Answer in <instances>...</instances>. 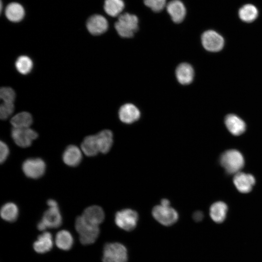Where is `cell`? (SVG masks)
Wrapping results in <instances>:
<instances>
[{"mask_svg": "<svg viewBox=\"0 0 262 262\" xmlns=\"http://www.w3.org/2000/svg\"><path fill=\"white\" fill-rule=\"evenodd\" d=\"M0 162L2 164L5 161L9 154V147L3 141H0Z\"/></svg>", "mask_w": 262, "mask_h": 262, "instance_id": "obj_33", "label": "cell"}, {"mask_svg": "<svg viewBox=\"0 0 262 262\" xmlns=\"http://www.w3.org/2000/svg\"><path fill=\"white\" fill-rule=\"evenodd\" d=\"M75 226L76 231L79 234L80 241L83 245L94 243L99 235L98 226L88 223L82 215L76 219Z\"/></svg>", "mask_w": 262, "mask_h": 262, "instance_id": "obj_1", "label": "cell"}, {"mask_svg": "<svg viewBox=\"0 0 262 262\" xmlns=\"http://www.w3.org/2000/svg\"><path fill=\"white\" fill-rule=\"evenodd\" d=\"M233 183L240 192L247 193L252 190L255 179L251 174L239 172L235 174Z\"/></svg>", "mask_w": 262, "mask_h": 262, "instance_id": "obj_11", "label": "cell"}, {"mask_svg": "<svg viewBox=\"0 0 262 262\" xmlns=\"http://www.w3.org/2000/svg\"><path fill=\"white\" fill-rule=\"evenodd\" d=\"M41 221L47 228H56L62 223V217L58 207H49L42 216Z\"/></svg>", "mask_w": 262, "mask_h": 262, "instance_id": "obj_15", "label": "cell"}, {"mask_svg": "<svg viewBox=\"0 0 262 262\" xmlns=\"http://www.w3.org/2000/svg\"><path fill=\"white\" fill-rule=\"evenodd\" d=\"M15 66L16 69L20 73L26 75L31 71L33 66V63L29 57L22 55L16 59Z\"/></svg>", "mask_w": 262, "mask_h": 262, "instance_id": "obj_29", "label": "cell"}, {"mask_svg": "<svg viewBox=\"0 0 262 262\" xmlns=\"http://www.w3.org/2000/svg\"><path fill=\"white\" fill-rule=\"evenodd\" d=\"M144 4L153 11L159 12L166 5V0H144Z\"/></svg>", "mask_w": 262, "mask_h": 262, "instance_id": "obj_31", "label": "cell"}, {"mask_svg": "<svg viewBox=\"0 0 262 262\" xmlns=\"http://www.w3.org/2000/svg\"><path fill=\"white\" fill-rule=\"evenodd\" d=\"M53 246V239L49 232H44L39 235L33 244L34 250L38 253H44L49 251Z\"/></svg>", "mask_w": 262, "mask_h": 262, "instance_id": "obj_19", "label": "cell"}, {"mask_svg": "<svg viewBox=\"0 0 262 262\" xmlns=\"http://www.w3.org/2000/svg\"><path fill=\"white\" fill-rule=\"evenodd\" d=\"M82 216L88 223L98 226L103 221L105 214L102 208L93 205L86 208Z\"/></svg>", "mask_w": 262, "mask_h": 262, "instance_id": "obj_13", "label": "cell"}, {"mask_svg": "<svg viewBox=\"0 0 262 262\" xmlns=\"http://www.w3.org/2000/svg\"><path fill=\"white\" fill-rule=\"evenodd\" d=\"M103 262H128L126 247L119 243H110L105 245L103 250Z\"/></svg>", "mask_w": 262, "mask_h": 262, "instance_id": "obj_4", "label": "cell"}, {"mask_svg": "<svg viewBox=\"0 0 262 262\" xmlns=\"http://www.w3.org/2000/svg\"><path fill=\"white\" fill-rule=\"evenodd\" d=\"M118 116L122 122L131 124L139 119L140 117V112L137 107L133 104L126 103L120 108Z\"/></svg>", "mask_w": 262, "mask_h": 262, "instance_id": "obj_14", "label": "cell"}, {"mask_svg": "<svg viewBox=\"0 0 262 262\" xmlns=\"http://www.w3.org/2000/svg\"><path fill=\"white\" fill-rule=\"evenodd\" d=\"M176 76L180 84H188L193 80L194 71L190 64L186 63H181L176 69Z\"/></svg>", "mask_w": 262, "mask_h": 262, "instance_id": "obj_17", "label": "cell"}, {"mask_svg": "<svg viewBox=\"0 0 262 262\" xmlns=\"http://www.w3.org/2000/svg\"><path fill=\"white\" fill-rule=\"evenodd\" d=\"M115 27L121 37H131L138 29V17L128 13L121 14L115 24Z\"/></svg>", "mask_w": 262, "mask_h": 262, "instance_id": "obj_2", "label": "cell"}, {"mask_svg": "<svg viewBox=\"0 0 262 262\" xmlns=\"http://www.w3.org/2000/svg\"><path fill=\"white\" fill-rule=\"evenodd\" d=\"M193 216L195 221H199L202 219L203 214L201 212L197 211L194 213Z\"/></svg>", "mask_w": 262, "mask_h": 262, "instance_id": "obj_34", "label": "cell"}, {"mask_svg": "<svg viewBox=\"0 0 262 262\" xmlns=\"http://www.w3.org/2000/svg\"><path fill=\"white\" fill-rule=\"evenodd\" d=\"M5 13L6 17L10 21L17 22L23 18L25 11L21 5L16 2H12L7 6Z\"/></svg>", "mask_w": 262, "mask_h": 262, "instance_id": "obj_21", "label": "cell"}, {"mask_svg": "<svg viewBox=\"0 0 262 262\" xmlns=\"http://www.w3.org/2000/svg\"><path fill=\"white\" fill-rule=\"evenodd\" d=\"M37 229L40 231H44L47 229L46 225L41 220L37 224Z\"/></svg>", "mask_w": 262, "mask_h": 262, "instance_id": "obj_36", "label": "cell"}, {"mask_svg": "<svg viewBox=\"0 0 262 262\" xmlns=\"http://www.w3.org/2000/svg\"><path fill=\"white\" fill-rule=\"evenodd\" d=\"M228 210L226 203L222 201L214 203L210 209L211 218L216 223L222 222L225 219Z\"/></svg>", "mask_w": 262, "mask_h": 262, "instance_id": "obj_23", "label": "cell"}, {"mask_svg": "<svg viewBox=\"0 0 262 262\" xmlns=\"http://www.w3.org/2000/svg\"><path fill=\"white\" fill-rule=\"evenodd\" d=\"M19 214V210L17 205L13 202L4 204L0 209L1 218L8 222H14L16 220Z\"/></svg>", "mask_w": 262, "mask_h": 262, "instance_id": "obj_26", "label": "cell"}, {"mask_svg": "<svg viewBox=\"0 0 262 262\" xmlns=\"http://www.w3.org/2000/svg\"><path fill=\"white\" fill-rule=\"evenodd\" d=\"M55 244L61 249L68 250L73 244V238L67 230H62L57 232L55 239Z\"/></svg>", "mask_w": 262, "mask_h": 262, "instance_id": "obj_24", "label": "cell"}, {"mask_svg": "<svg viewBox=\"0 0 262 262\" xmlns=\"http://www.w3.org/2000/svg\"><path fill=\"white\" fill-rule=\"evenodd\" d=\"M124 7L125 4L122 0H105L104 1V11L113 17L119 16Z\"/></svg>", "mask_w": 262, "mask_h": 262, "instance_id": "obj_27", "label": "cell"}, {"mask_svg": "<svg viewBox=\"0 0 262 262\" xmlns=\"http://www.w3.org/2000/svg\"><path fill=\"white\" fill-rule=\"evenodd\" d=\"M46 164L41 159L29 158L23 163L22 169L24 174L30 178L38 179L45 172Z\"/></svg>", "mask_w": 262, "mask_h": 262, "instance_id": "obj_7", "label": "cell"}, {"mask_svg": "<svg viewBox=\"0 0 262 262\" xmlns=\"http://www.w3.org/2000/svg\"><path fill=\"white\" fill-rule=\"evenodd\" d=\"M47 204L49 206V207H58L57 202L53 199H49L47 201Z\"/></svg>", "mask_w": 262, "mask_h": 262, "instance_id": "obj_35", "label": "cell"}, {"mask_svg": "<svg viewBox=\"0 0 262 262\" xmlns=\"http://www.w3.org/2000/svg\"><path fill=\"white\" fill-rule=\"evenodd\" d=\"M161 205L164 206H170V201L167 199H163L161 200Z\"/></svg>", "mask_w": 262, "mask_h": 262, "instance_id": "obj_37", "label": "cell"}, {"mask_svg": "<svg viewBox=\"0 0 262 262\" xmlns=\"http://www.w3.org/2000/svg\"><path fill=\"white\" fill-rule=\"evenodd\" d=\"M225 123L229 132L234 135H240L246 130V126L244 121L235 115H227Z\"/></svg>", "mask_w": 262, "mask_h": 262, "instance_id": "obj_18", "label": "cell"}, {"mask_svg": "<svg viewBox=\"0 0 262 262\" xmlns=\"http://www.w3.org/2000/svg\"><path fill=\"white\" fill-rule=\"evenodd\" d=\"M99 152L103 154L108 153L113 145V134L109 130H104L96 135Z\"/></svg>", "mask_w": 262, "mask_h": 262, "instance_id": "obj_20", "label": "cell"}, {"mask_svg": "<svg viewBox=\"0 0 262 262\" xmlns=\"http://www.w3.org/2000/svg\"><path fill=\"white\" fill-rule=\"evenodd\" d=\"M81 149L87 156L96 155L99 152L96 135H91L85 137L81 144Z\"/></svg>", "mask_w": 262, "mask_h": 262, "instance_id": "obj_22", "label": "cell"}, {"mask_svg": "<svg viewBox=\"0 0 262 262\" xmlns=\"http://www.w3.org/2000/svg\"><path fill=\"white\" fill-rule=\"evenodd\" d=\"M240 18L246 22H251L254 21L258 15V11L255 6L251 4L243 5L238 11Z\"/></svg>", "mask_w": 262, "mask_h": 262, "instance_id": "obj_28", "label": "cell"}, {"mask_svg": "<svg viewBox=\"0 0 262 262\" xmlns=\"http://www.w3.org/2000/svg\"><path fill=\"white\" fill-rule=\"evenodd\" d=\"M11 136L15 143L22 147H27L38 137L37 133L30 128H13Z\"/></svg>", "mask_w": 262, "mask_h": 262, "instance_id": "obj_8", "label": "cell"}, {"mask_svg": "<svg viewBox=\"0 0 262 262\" xmlns=\"http://www.w3.org/2000/svg\"><path fill=\"white\" fill-rule=\"evenodd\" d=\"M138 220L137 213L130 209H125L117 212L115 218L116 225L126 231H131L136 226Z\"/></svg>", "mask_w": 262, "mask_h": 262, "instance_id": "obj_5", "label": "cell"}, {"mask_svg": "<svg viewBox=\"0 0 262 262\" xmlns=\"http://www.w3.org/2000/svg\"><path fill=\"white\" fill-rule=\"evenodd\" d=\"M0 98L3 102L14 103L16 98V93L12 88L3 87L0 90Z\"/></svg>", "mask_w": 262, "mask_h": 262, "instance_id": "obj_30", "label": "cell"}, {"mask_svg": "<svg viewBox=\"0 0 262 262\" xmlns=\"http://www.w3.org/2000/svg\"><path fill=\"white\" fill-rule=\"evenodd\" d=\"M201 42L206 50L212 52L220 50L224 44L223 37L213 30L204 32L201 36Z\"/></svg>", "mask_w": 262, "mask_h": 262, "instance_id": "obj_9", "label": "cell"}, {"mask_svg": "<svg viewBox=\"0 0 262 262\" xmlns=\"http://www.w3.org/2000/svg\"><path fill=\"white\" fill-rule=\"evenodd\" d=\"M220 162L227 172L235 174L243 168L245 161L242 154L239 151L230 149L222 153Z\"/></svg>", "mask_w": 262, "mask_h": 262, "instance_id": "obj_3", "label": "cell"}, {"mask_svg": "<svg viewBox=\"0 0 262 262\" xmlns=\"http://www.w3.org/2000/svg\"><path fill=\"white\" fill-rule=\"evenodd\" d=\"M13 128H30L33 123L32 115L28 112H22L15 115L10 120Z\"/></svg>", "mask_w": 262, "mask_h": 262, "instance_id": "obj_25", "label": "cell"}, {"mask_svg": "<svg viewBox=\"0 0 262 262\" xmlns=\"http://www.w3.org/2000/svg\"><path fill=\"white\" fill-rule=\"evenodd\" d=\"M62 158L66 165L72 167L76 166L82 161V152L76 146L69 145L64 151Z\"/></svg>", "mask_w": 262, "mask_h": 262, "instance_id": "obj_16", "label": "cell"}, {"mask_svg": "<svg viewBox=\"0 0 262 262\" xmlns=\"http://www.w3.org/2000/svg\"><path fill=\"white\" fill-rule=\"evenodd\" d=\"M166 6L167 12L174 22L180 23L183 20L186 14V10L182 2L180 0H172Z\"/></svg>", "mask_w": 262, "mask_h": 262, "instance_id": "obj_12", "label": "cell"}, {"mask_svg": "<svg viewBox=\"0 0 262 262\" xmlns=\"http://www.w3.org/2000/svg\"><path fill=\"white\" fill-rule=\"evenodd\" d=\"M152 214L159 223L166 226L174 224L179 218L177 212L170 206H156L152 210Z\"/></svg>", "mask_w": 262, "mask_h": 262, "instance_id": "obj_6", "label": "cell"}, {"mask_svg": "<svg viewBox=\"0 0 262 262\" xmlns=\"http://www.w3.org/2000/svg\"><path fill=\"white\" fill-rule=\"evenodd\" d=\"M107 19L100 15L91 16L87 20L86 27L89 32L93 35H100L104 33L108 28Z\"/></svg>", "mask_w": 262, "mask_h": 262, "instance_id": "obj_10", "label": "cell"}, {"mask_svg": "<svg viewBox=\"0 0 262 262\" xmlns=\"http://www.w3.org/2000/svg\"><path fill=\"white\" fill-rule=\"evenodd\" d=\"M14 103L2 102L0 106V117L2 120L8 118L14 112Z\"/></svg>", "mask_w": 262, "mask_h": 262, "instance_id": "obj_32", "label": "cell"}]
</instances>
